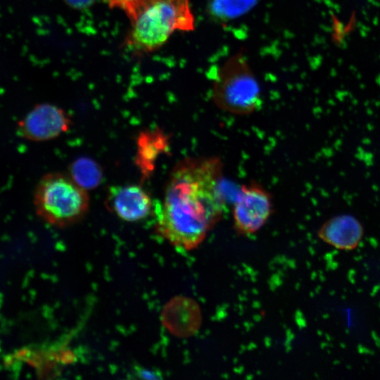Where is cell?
Masks as SVG:
<instances>
[{
    "instance_id": "cell-1",
    "label": "cell",
    "mask_w": 380,
    "mask_h": 380,
    "mask_svg": "<svg viewBox=\"0 0 380 380\" xmlns=\"http://www.w3.org/2000/svg\"><path fill=\"white\" fill-rule=\"evenodd\" d=\"M223 163L215 156L188 157L173 167L156 206V230L172 246L196 248L226 210Z\"/></svg>"
},
{
    "instance_id": "cell-10",
    "label": "cell",
    "mask_w": 380,
    "mask_h": 380,
    "mask_svg": "<svg viewBox=\"0 0 380 380\" xmlns=\"http://www.w3.org/2000/svg\"><path fill=\"white\" fill-rule=\"evenodd\" d=\"M256 0H213L209 6L210 15L219 20L239 16L250 9Z\"/></svg>"
},
{
    "instance_id": "cell-11",
    "label": "cell",
    "mask_w": 380,
    "mask_h": 380,
    "mask_svg": "<svg viewBox=\"0 0 380 380\" xmlns=\"http://www.w3.org/2000/svg\"><path fill=\"white\" fill-rule=\"evenodd\" d=\"M149 0H106L110 8L122 10L132 20Z\"/></svg>"
},
{
    "instance_id": "cell-5",
    "label": "cell",
    "mask_w": 380,
    "mask_h": 380,
    "mask_svg": "<svg viewBox=\"0 0 380 380\" xmlns=\"http://www.w3.org/2000/svg\"><path fill=\"white\" fill-rule=\"evenodd\" d=\"M273 211L270 193L258 183L241 186L233 204L232 215L236 231L243 235L258 232Z\"/></svg>"
},
{
    "instance_id": "cell-13",
    "label": "cell",
    "mask_w": 380,
    "mask_h": 380,
    "mask_svg": "<svg viewBox=\"0 0 380 380\" xmlns=\"http://www.w3.org/2000/svg\"><path fill=\"white\" fill-rule=\"evenodd\" d=\"M135 374L137 376L143 379H156L158 378V373L155 371L149 370L144 368L136 369Z\"/></svg>"
},
{
    "instance_id": "cell-3",
    "label": "cell",
    "mask_w": 380,
    "mask_h": 380,
    "mask_svg": "<svg viewBox=\"0 0 380 380\" xmlns=\"http://www.w3.org/2000/svg\"><path fill=\"white\" fill-rule=\"evenodd\" d=\"M212 99L220 110L236 115H247L262 105L260 86L241 49L231 55L212 77Z\"/></svg>"
},
{
    "instance_id": "cell-9",
    "label": "cell",
    "mask_w": 380,
    "mask_h": 380,
    "mask_svg": "<svg viewBox=\"0 0 380 380\" xmlns=\"http://www.w3.org/2000/svg\"><path fill=\"white\" fill-rule=\"evenodd\" d=\"M70 172L72 179L86 190L96 187L102 179L100 167L89 158L77 159L72 163Z\"/></svg>"
},
{
    "instance_id": "cell-7",
    "label": "cell",
    "mask_w": 380,
    "mask_h": 380,
    "mask_svg": "<svg viewBox=\"0 0 380 380\" xmlns=\"http://www.w3.org/2000/svg\"><path fill=\"white\" fill-rule=\"evenodd\" d=\"M108 202L118 217L129 222L145 219L153 208L150 196L138 185L110 187Z\"/></svg>"
},
{
    "instance_id": "cell-12",
    "label": "cell",
    "mask_w": 380,
    "mask_h": 380,
    "mask_svg": "<svg viewBox=\"0 0 380 380\" xmlns=\"http://www.w3.org/2000/svg\"><path fill=\"white\" fill-rule=\"evenodd\" d=\"M70 7L75 9H83L90 6L95 0H64Z\"/></svg>"
},
{
    "instance_id": "cell-2",
    "label": "cell",
    "mask_w": 380,
    "mask_h": 380,
    "mask_svg": "<svg viewBox=\"0 0 380 380\" xmlns=\"http://www.w3.org/2000/svg\"><path fill=\"white\" fill-rule=\"evenodd\" d=\"M195 21L190 0H149L130 21L125 44L134 53H151L175 32L194 31Z\"/></svg>"
},
{
    "instance_id": "cell-8",
    "label": "cell",
    "mask_w": 380,
    "mask_h": 380,
    "mask_svg": "<svg viewBox=\"0 0 380 380\" xmlns=\"http://www.w3.org/2000/svg\"><path fill=\"white\" fill-rule=\"evenodd\" d=\"M318 236L326 243L343 251L356 248L362 239L363 227L360 222L349 214L334 216L320 227Z\"/></svg>"
},
{
    "instance_id": "cell-6",
    "label": "cell",
    "mask_w": 380,
    "mask_h": 380,
    "mask_svg": "<svg viewBox=\"0 0 380 380\" xmlns=\"http://www.w3.org/2000/svg\"><path fill=\"white\" fill-rule=\"evenodd\" d=\"M71 120L61 108L50 103L36 105L18 123L20 135L34 141H44L68 131Z\"/></svg>"
},
{
    "instance_id": "cell-4",
    "label": "cell",
    "mask_w": 380,
    "mask_h": 380,
    "mask_svg": "<svg viewBox=\"0 0 380 380\" xmlns=\"http://www.w3.org/2000/svg\"><path fill=\"white\" fill-rule=\"evenodd\" d=\"M37 214L47 223L64 227L80 221L89 207L86 189L70 176L51 172L38 182L34 193Z\"/></svg>"
}]
</instances>
